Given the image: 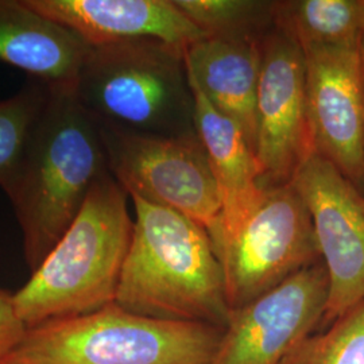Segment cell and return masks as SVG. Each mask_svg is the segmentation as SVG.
<instances>
[{"mask_svg":"<svg viewBox=\"0 0 364 364\" xmlns=\"http://www.w3.org/2000/svg\"><path fill=\"white\" fill-rule=\"evenodd\" d=\"M111 173L100 124L78 103L73 84H49L45 105L3 189L36 272L82 208L92 186Z\"/></svg>","mask_w":364,"mask_h":364,"instance_id":"6da1fadb","label":"cell"},{"mask_svg":"<svg viewBox=\"0 0 364 364\" xmlns=\"http://www.w3.org/2000/svg\"><path fill=\"white\" fill-rule=\"evenodd\" d=\"M130 200L134 231L115 304L151 318L224 328L231 309L207 231L176 210Z\"/></svg>","mask_w":364,"mask_h":364,"instance_id":"7a4b0ae2","label":"cell"},{"mask_svg":"<svg viewBox=\"0 0 364 364\" xmlns=\"http://www.w3.org/2000/svg\"><path fill=\"white\" fill-rule=\"evenodd\" d=\"M127 191L108 173L25 287L14 294L27 329L97 312L115 302L134 219Z\"/></svg>","mask_w":364,"mask_h":364,"instance_id":"3957f363","label":"cell"},{"mask_svg":"<svg viewBox=\"0 0 364 364\" xmlns=\"http://www.w3.org/2000/svg\"><path fill=\"white\" fill-rule=\"evenodd\" d=\"M186 48L135 39L90 48L73 91L99 124L151 136L196 132Z\"/></svg>","mask_w":364,"mask_h":364,"instance_id":"277c9868","label":"cell"},{"mask_svg":"<svg viewBox=\"0 0 364 364\" xmlns=\"http://www.w3.org/2000/svg\"><path fill=\"white\" fill-rule=\"evenodd\" d=\"M223 328L151 318L115 302L27 329L13 364H209Z\"/></svg>","mask_w":364,"mask_h":364,"instance_id":"5b68a950","label":"cell"},{"mask_svg":"<svg viewBox=\"0 0 364 364\" xmlns=\"http://www.w3.org/2000/svg\"><path fill=\"white\" fill-rule=\"evenodd\" d=\"M215 254L231 311L321 260L312 216L293 183L266 189L258 207Z\"/></svg>","mask_w":364,"mask_h":364,"instance_id":"8992f818","label":"cell"},{"mask_svg":"<svg viewBox=\"0 0 364 364\" xmlns=\"http://www.w3.org/2000/svg\"><path fill=\"white\" fill-rule=\"evenodd\" d=\"M100 127L109 171L129 195L181 213L216 240L220 197L197 132L151 136Z\"/></svg>","mask_w":364,"mask_h":364,"instance_id":"52a82bcc","label":"cell"},{"mask_svg":"<svg viewBox=\"0 0 364 364\" xmlns=\"http://www.w3.org/2000/svg\"><path fill=\"white\" fill-rule=\"evenodd\" d=\"M255 156L263 189L291 183L314 156L308 117L305 54L277 27L259 39Z\"/></svg>","mask_w":364,"mask_h":364,"instance_id":"ba28073f","label":"cell"},{"mask_svg":"<svg viewBox=\"0 0 364 364\" xmlns=\"http://www.w3.org/2000/svg\"><path fill=\"white\" fill-rule=\"evenodd\" d=\"M329 278L323 259L230 313L209 364H281L323 326Z\"/></svg>","mask_w":364,"mask_h":364,"instance_id":"9c48e42d","label":"cell"},{"mask_svg":"<svg viewBox=\"0 0 364 364\" xmlns=\"http://www.w3.org/2000/svg\"><path fill=\"white\" fill-rule=\"evenodd\" d=\"M293 186L309 209L329 278L323 326L364 299V193L321 156H311Z\"/></svg>","mask_w":364,"mask_h":364,"instance_id":"30bf717a","label":"cell"},{"mask_svg":"<svg viewBox=\"0 0 364 364\" xmlns=\"http://www.w3.org/2000/svg\"><path fill=\"white\" fill-rule=\"evenodd\" d=\"M302 50L314 154L363 189L364 81L359 45Z\"/></svg>","mask_w":364,"mask_h":364,"instance_id":"8fae6325","label":"cell"},{"mask_svg":"<svg viewBox=\"0 0 364 364\" xmlns=\"http://www.w3.org/2000/svg\"><path fill=\"white\" fill-rule=\"evenodd\" d=\"M25 1L90 48L135 39H158L188 48L207 36L181 13L174 0Z\"/></svg>","mask_w":364,"mask_h":364,"instance_id":"7c38bea8","label":"cell"},{"mask_svg":"<svg viewBox=\"0 0 364 364\" xmlns=\"http://www.w3.org/2000/svg\"><path fill=\"white\" fill-rule=\"evenodd\" d=\"M195 97L196 132L204 146L221 204V230L213 250L258 207L266 189L255 151L231 119L215 109L189 78Z\"/></svg>","mask_w":364,"mask_h":364,"instance_id":"4fadbf2b","label":"cell"},{"mask_svg":"<svg viewBox=\"0 0 364 364\" xmlns=\"http://www.w3.org/2000/svg\"><path fill=\"white\" fill-rule=\"evenodd\" d=\"M189 78L255 151L260 50L257 39L205 36L185 50Z\"/></svg>","mask_w":364,"mask_h":364,"instance_id":"5bb4252c","label":"cell"},{"mask_svg":"<svg viewBox=\"0 0 364 364\" xmlns=\"http://www.w3.org/2000/svg\"><path fill=\"white\" fill-rule=\"evenodd\" d=\"M88 50L77 36L25 0H0V63L50 85L73 84Z\"/></svg>","mask_w":364,"mask_h":364,"instance_id":"9a60e30c","label":"cell"},{"mask_svg":"<svg viewBox=\"0 0 364 364\" xmlns=\"http://www.w3.org/2000/svg\"><path fill=\"white\" fill-rule=\"evenodd\" d=\"M274 23L302 49L358 46L364 36V0H274Z\"/></svg>","mask_w":364,"mask_h":364,"instance_id":"2e32d148","label":"cell"},{"mask_svg":"<svg viewBox=\"0 0 364 364\" xmlns=\"http://www.w3.org/2000/svg\"><path fill=\"white\" fill-rule=\"evenodd\" d=\"M207 36L257 39L275 28L274 0H174Z\"/></svg>","mask_w":364,"mask_h":364,"instance_id":"e0dca14e","label":"cell"},{"mask_svg":"<svg viewBox=\"0 0 364 364\" xmlns=\"http://www.w3.org/2000/svg\"><path fill=\"white\" fill-rule=\"evenodd\" d=\"M328 326L299 340L281 364H364V299Z\"/></svg>","mask_w":364,"mask_h":364,"instance_id":"ac0fdd59","label":"cell"},{"mask_svg":"<svg viewBox=\"0 0 364 364\" xmlns=\"http://www.w3.org/2000/svg\"><path fill=\"white\" fill-rule=\"evenodd\" d=\"M49 84L30 78L22 90L0 100V186L10 181L27 138L45 105Z\"/></svg>","mask_w":364,"mask_h":364,"instance_id":"d6986e66","label":"cell"},{"mask_svg":"<svg viewBox=\"0 0 364 364\" xmlns=\"http://www.w3.org/2000/svg\"><path fill=\"white\" fill-rule=\"evenodd\" d=\"M26 333V324L15 309L14 294L0 289V364L11 356Z\"/></svg>","mask_w":364,"mask_h":364,"instance_id":"ffe728a7","label":"cell"},{"mask_svg":"<svg viewBox=\"0 0 364 364\" xmlns=\"http://www.w3.org/2000/svg\"><path fill=\"white\" fill-rule=\"evenodd\" d=\"M359 54H360V64H362V75H363L364 81V36L359 43Z\"/></svg>","mask_w":364,"mask_h":364,"instance_id":"44dd1931","label":"cell"},{"mask_svg":"<svg viewBox=\"0 0 364 364\" xmlns=\"http://www.w3.org/2000/svg\"><path fill=\"white\" fill-rule=\"evenodd\" d=\"M1 364H13V363H7V362H4V363H1Z\"/></svg>","mask_w":364,"mask_h":364,"instance_id":"7402d4cb","label":"cell"},{"mask_svg":"<svg viewBox=\"0 0 364 364\" xmlns=\"http://www.w3.org/2000/svg\"><path fill=\"white\" fill-rule=\"evenodd\" d=\"M363 189H364V178H363Z\"/></svg>","mask_w":364,"mask_h":364,"instance_id":"603a6c76","label":"cell"}]
</instances>
